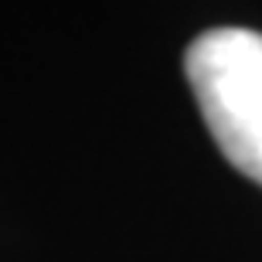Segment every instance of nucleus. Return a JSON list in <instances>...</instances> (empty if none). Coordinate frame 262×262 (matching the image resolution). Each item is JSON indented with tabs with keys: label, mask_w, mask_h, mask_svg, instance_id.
Segmentation results:
<instances>
[{
	"label": "nucleus",
	"mask_w": 262,
	"mask_h": 262,
	"mask_svg": "<svg viewBox=\"0 0 262 262\" xmlns=\"http://www.w3.org/2000/svg\"><path fill=\"white\" fill-rule=\"evenodd\" d=\"M184 68L218 150L235 170L262 184V34L208 31L191 41Z\"/></svg>",
	"instance_id": "f257e3e1"
}]
</instances>
